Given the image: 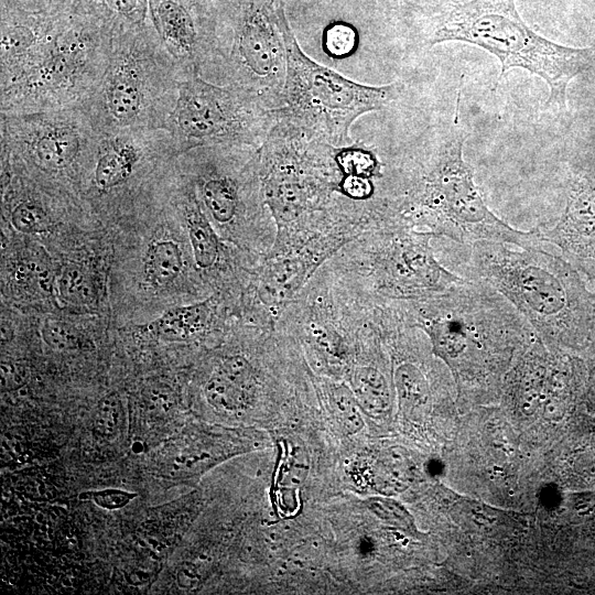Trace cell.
I'll use <instances>...</instances> for the list:
<instances>
[{
	"instance_id": "1",
	"label": "cell",
	"mask_w": 595,
	"mask_h": 595,
	"mask_svg": "<svg viewBox=\"0 0 595 595\" xmlns=\"http://www.w3.org/2000/svg\"><path fill=\"white\" fill-rule=\"evenodd\" d=\"M468 279L500 293L548 346L595 348V292L562 256L479 240L469 245Z\"/></svg>"
},
{
	"instance_id": "2",
	"label": "cell",
	"mask_w": 595,
	"mask_h": 595,
	"mask_svg": "<svg viewBox=\"0 0 595 595\" xmlns=\"http://www.w3.org/2000/svg\"><path fill=\"white\" fill-rule=\"evenodd\" d=\"M409 316L464 389L494 383L512 354L537 336L500 293L476 279L422 298L410 307Z\"/></svg>"
},
{
	"instance_id": "3",
	"label": "cell",
	"mask_w": 595,
	"mask_h": 595,
	"mask_svg": "<svg viewBox=\"0 0 595 595\" xmlns=\"http://www.w3.org/2000/svg\"><path fill=\"white\" fill-rule=\"evenodd\" d=\"M464 140L462 131L454 128L437 141L397 199L399 215L461 245L488 240L543 249L538 227L515 229L486 205L475 184L474 169L463 159Z\"/></svg>"
},
{
	"instance_id": "4",
	"label": "cell",
	"mask_w": 595,
	"mask_h": 595,
	"mask_svg": "<svg viewBox=\"0 0 595 595\" xmlns=\"http://www.w3.org/2000/svg\"><path fill=\"white\" fill-rule=\"evenodd\" d=\"M458 41L494 55L500 76L522 68L549 86L547 105L566 109V89L595 62L594 47H571L538 34L522 20L515 0H469L453 6L440 17L429 44Z\"/></svg>"
},
{
	"instance_id": "5",
	"label": "cell",
	"mask_w": 595,
	"mask_h": 595,
	"mask_svg": "<svg viewBox=\"0 0 595 595\" xmlns=\"http://www.w3.org/2000/svg\"><path fill=\"white\" fill-rule=\"evenodd\" d=\"M281 30L286 53V75L280 106L282 120L306 136L333 145L351 142L350 127L360 116L377 111L397 99L399 83L383 86L359 84L313 61L301 48L284 8Z\"/></svg>"
},
{
	"instance_id": "6",
	"label": "cell",
	"mask_w": 595,
	"mask_h": 595,
	"mask_svg": "<svg viewBox=\"0 0 595 595\" xmlns=\"http://www.w3.org/2000/svg\"><path fill=\"white\" fill-rule=\"evenodd\" d=\"M174 132L188 145L246 144L261 148L277 119L274 110L246 90L216 86L198 74L180 88L172 113Z\"/></svg>"
},
{
	"instance_id": "7",
	"label": "cell",
	"mask_w": 595,
	"mask_h": 595,
	"mask_svg": "<svg viewBox=\"0 0 595 595\" xmlns=\"http://www.w3.org/2000/svg\"><path fill=\"white\" fill-rule=\"evenodd\" d=\"M282 9L275 0H238L226 52L230 85L273 110L280 106L286 75Z\"/></svg>"
},
{
	"instance_id": "8",
	"label": "cell",
	"mask_w": 595,
	"mask_h": 595,
	"mask_svg": "<svg viewBox=\"0 0 595 595\" xmlns=\"http://www.w3.org/2000/svg\"><path fill=\"white\" fill-rule=\"evenodd\" d=\"M544 242L587 280L595 281V160L575 165L566 183V204L552 226H538Z\"/></svg>"
},
{
	"instance_id": "9",
	"label": "cell",
	"mask_w": 595,
	"mask_h": 595,
	"mask_svg": "<svg viewBox=\"0 0 595 595\" xmlns=\"http://www.w3.org/2000/svg\"><path fill=\"white\" fill-rule=\"evenodd\" d=\"M154 28L190 75L219 50L216 17L209 0H149Z\"/></svg>"
},
{
	"instance_id": "10",
	"label": "cell",
	"mask_w": 595,
	"mask_h": 595,
	"mask_svg": "<svg viewBox=\"0 0 595 595\" xmlns=\"http://www.w3.org/2000/svg\"><path fill=\"white\" fill-rule=\"evenodd\" d=\"M104 100L113 122L128 126L139 118L144 107V87L137 63L130 58H118L107 76Z\"/></svg>"
},
{
	"instance_id": "11",
	"label": "cell",
	"mask_w": 595,
	"mask_h": 595,
	"mask_svg": "<svg viewBox=\"0 0 595 595\" xmlns=\"http://www.w3.org/2000/svg\"><path fill=\"white\" fill-rule=\"evenodd\" d=\"M210 315V300H206L170 309L144 325V329L156 338L181 342L203 332L209 323Z\"/></svg>"
},
{
	"instance_id": "12",
	"label": "cell",
	"mask_w": 595,
	"mask_h": 595,
	"mask_svg": "<svg viewBox=\"0 0 595 595\" xmlns=\"http://www.w3.org/2000/svg\"><path fill=\"white\" fill-rule=\"evenodd\" d=\"M80 149L79 137L74 128L65 125L47 126L32 138L31 152L39 165L47 171L68 166Z\"/></svg>"
},
{
	"instance_id": "13",
	"label": "cell",
	"mask_w": 595,
	"mask_h": 595,
	"mask_svg": "<svg viewBox=\"0 0 595 595\" xmlns=\"http://www.w3.org/2000/svg\"><path fill=\"white\" fill-rule=\"evenodd\" d=\"M411 454L403 447L385 450L370 468L374 488L381 495H393L409 487L416 475Z\"/></svg>"
},
{
	"instance_id": "14",
	"label": "cell",
	"mask_w": 595,
	"mask_h": 595,
	"mask_svg": "<svg viewBox=\"0 0 595 595\" xmlns=\"http://www.w3.org/2000/svg\"><path fill=\"white\" fill-rule=\"evenodd\" d=\"M350 390L363 412L381 418L391 408V389L385 375L376 367H357L350 377Z\"/></svg>"
},
{
	"instance_id": "15",
	"label": "cell",
	"mask_w": 595,
	"mask_h": 595,
	"mask_svg": "<svg viewBox=\"0 0 595 595\" xmlns=\"http://www.w3.org/2000/svg\"><path fill=\"white\" fill-rule=\"evenodd\" d=\"M183 257L178 245L170 239L152 241L144 255L143 271L147 282L154 288L171 284L181 273Z\"/></svg>"
},
{
	"instance_id": "16",
	"label": "cell",
	"mask_w": 595,
	"mask_h": 595,
	"mask_svg": "<svg viewBox=\"0 0 595 595\" xmlns=\"http://www.w3.org/2000/svg\"><path fill=\"white\" fill-rule=\"evenodd\" d=\"M202 197L217 223H230L241 203L239 183L237 178L227 174H210L202 185Z\"/></svg>"
},
{
	"instance_id": "17",
	"label": "cell",
	"mask_w": 595,
	"mask_h": 595,
	"mask_svg": "<svg viewBox=\"0 0 595 595\" xmlns=\"http://www.w3.org/2000/svg\"><path fill=\"white\" fill-rule=\"evenodd\" d=\"M139 161L134 144L120 141L111 145L97 161L95 184L101 190H110L128 180Z\"/></svg>"
},
{
	"instance_id": "18",
	"label": "cell",
	"mask_w": 595,
	"mask_h": 595,
	"mask_svg": "<svg viewBox=\"0 0 595 595\" xmlns=\"http://www.w3.org/2000/svg\"><path fill=\"white\" fill-rule=\"evenodd\" d=\"M394 386L400 408L412 412L424 408L432 397V382L414 361H401L394 371Z\"/></svg>"
},
{
	"instance_id": "19",
	"label": "cell",
	"mask_w": 595,
	"mask_h": 595,
	"mask_svg": "<svg viewBox=\"0 0 595 595\" xmlns=\"http://www.w3.org/2000/svg\"><path fill=\"white\" fill-rule=\"evenodd\" d=\"M190 241L197 267L208 269L218 258V239L201 209L190 206L186 216Z\"/></svg>"
},
{
	"instance_id": "20",
	"label": "cell",
	"mask_w": 595,
	"mask_h": 595,
	"mask_svg": "<svg viewBox=\"0 0 595 595\" xmlns=\"http://www.w3.org/2000/svg\"><path fill=\"white\" fill-rule=\"evenodd\" d=\"M57 291L72 305L91 304L97 296L96 283L89 271L75 263L65 264L57 275Z\"/></svg>"
},
{
	"instance_id": "21",
	"label": "cell",
	"mask_w": 595,
	"mask_h": 595,
	"mask_svg": "<svg viewBox=\"0 0 595 595\" xmlns=\"http://www.w3.org/2000/svg\"><path fill=\"white\" fill-rule=\"evenodd\" d=\"M206 400L223 411L246 409L252 400L253 391L216 372L204 386Z\"/></svg>"
},
{
	"instance_id": "22",
	"label": "cell",
	"mask_w": 595,
	"mask_h": 595,
	"mask_svg": "<svg viewBox=\"0 0 595 595\" xmlns=\"http://www.w3.org/2000/svg\"><path fill=\"white\" fill-rule=\"evenodd\" d=\"M303 266L296 260H284L269 269L266 292L273 299L282 300L294 293L303 281Z\"/></svg>"
},
{
	"instance_id": "23",
	"label": "cell",
	"mask_w": 595,
	"mask_h": 595,
	"mask_svg": "<svg viewBox=\"0 0 595 595\" xmlns=\"http://www.w3.org/2000/svg\"><path fill=\"white\" fill-rule=\"evenodd\" d=\"M329 404L332 413L347 434H355L364 426L361 409L351 390L337 386L332 388L329 393Z\"/></svg>"
},
{
	"instance_id": "24",
	"label": "cell",
	"mask_w": 595,
	"mask_h": 595,
	"mask_svg": "<svg viewBox=\"0 0 595 595\" xmlns=\"http://www.w3.org/2000/svg\"><path fill=\"white\" fill-rule=\"evenodd\" d=\"M364 504L372 515L387 524L409 533L415 532L414 518L399 501L383 495L369 497Z\"/></svg>"
},
{
	"instance_id": "25",
	"label": "cell",
	"mask_w": 595,
	"mask_h": 595,
	"mask_svg": "<svg viewBox=\"0 0 595 595\" xmlns=\"http://www.w3.org/2000/svg\"><path fill=\"white\" fill-rule=\"evenodd\" d=\"M11 224L26 235L46 234L52 229V220L45 210L31 202H22L13 208Z\"/></svg>"
},
{
	"instance_id": "26",
	"label": "cell",
	"mask_w": 595,
	"mask_h": 595,
	"mask_svg": "<svg viewBox=\"0 0 595 595\" xmlns=\"http://www.w3.org/2000/svg\"><path fill=\"white\" fill-rule=\"evenodd\" d=\"M113 23L138 26L145 19L149 0H94Z\"/></svg>"
},
{
	"instance_id": "27",
	"label": "cell",
	"mask_w": 595,
	"mask_h": 595,
	"mask_svg": "<svg viewBox=\"0 0 595 595\" xmlns=\"http://www.w3.org/2000/svg\"><path fill=\"white\" fill-rule=\"evenodd\" d=\"M43 342L54 350H74L80 345V337L75 327L67 322L46 318L41 327Z\"/></svg>"
},
{
	"instance_id": "28",
	"label": "cell",
	"mask_w": 595,
	"mask_h": 595,
	"mask_svg": "<svg viewBox=\"0 0 595 595\" xmlns=\"http://www.w3.org/2000/svg\"><path fill=\"white\" fill-rule=\"evenodd\" d=\"M122 421V405L117 394H107L98 402L95 415L96 431L107 437L116 435Z\"/></svg>"
},
{
	"instance_id": "29",
	"label": "cell",
	"mask_w": 595,
	"mask_h": 595,
	"mask_svg": "<svg viewBox=\"0 0 595 595\" xmlns=\"http://www.w3.org/2000/svg\"><path fill=\"white\" fill-rule=\"evenodd\" d=\"M356 41L357 35L351 26L345 23H336L326 30L324 46L329 55L343 57L355 48Z\"/></svg>"
},
{
	"instance_id": "30",
	"label": "cell",
	"mask_w": 595,
	"mask_h": 595,
	"mask_svg": "<svg viewBox=\"0 0 595 595\" xmlns=\"http://www.w3.org/2000/svg\"><path fill=\"white\" fill-rule=\"evenodd\" d=\"M217 372L253 391L255 372L251 364L245 357L235 355L225 358Z\"/></svg>"
},
{
	"instance_id": "31",
	"label": "cell",
	"mask_w": 595,
	"mask_h": 595,
	"mask_svg": "<svg viewBox=\"0 0 595 595\" xmlns=\"http://www.w3.org/2000/svg\"><path fill=\"white\" fill-rule=\"evenodd\" d=\"M339 180L340 193L351 201H368L375 194V183L372 176H364L344 173L342 170Z\"/></svg>"
},
{
	"instance_id": "32",
	"label": "cell",
	"mask_w": 595,
	"mask_h": 595,
	"mask_svg": "<svg viewBox=\"0 0 595 595\" xmlns=\"http://www.w3.org/2000/svg\"><path fill=\"white\" fill-rule=\"evenodd\" d=\"M88 495L95 504L107 509L121 508L133 497L132 494L116 489L100 490Z\"/></svg>"
},
{
	"instance_id": "33",
	"label": "cell",
	"mask_w": 595,
	"mask_h": 595,
	"mask_svg": "<svg viewBox=\"0 0 595 595\" xmlns=\"http://www.w3.org/2000/svg\"><path fill=\"white\" fill-rule=\"evenodd\" d=\"M24 369L13 363L1 364V387L2 389H17L24 383Z\"/></svg>"
},
{
	"instance_id": "34",
	"label": "cell",
	"mask_w": 595,
	"mask_h": 595,
	"mask_svg": "<svg viewBox=\"0 0 595 595\" xmlns=\"http://www.w3.org/2000/svg\"><path fill=\"white\" fill-rule=\"evenodd\" d=\"M195 570L190 566H183L177 574L180 585L184 587H192L196 583Z\"/></svg>"
}]
</instances>
